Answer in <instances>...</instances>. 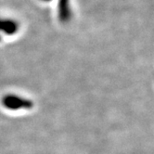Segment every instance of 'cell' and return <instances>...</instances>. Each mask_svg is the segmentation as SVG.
<instances>
[{"label":"cell","instance_id":"cell-1","mask_svg":"<svg viewBox=\"0 0 154 154\" xmlns=\"http://www.w3.org/2000/svg\"><path fill=\"white\" fill-rule=\"evenodd\" d=\"M2 102L5 107L10 109H21V108L29 109V108H32V101L25 100V98H23V97H17L15 95L5 96L3 97Z\"/></svg>","mask_w":154,"mask_h":154},{"label":"cell","instance_id":"cell-2","mask_svg":"<svg viewBox=\"0 0 154 154\" xmlns=\"http://www.w3.org/2000/svg\"><path fill=\"white\" fill-rule=\"evenodd\" d=\"M72 12L70 0H59V19L62 23H67L71 20Z\"/></svg>","mask_w":154,"mask_h":154},{"label":"cell","instance_id":"cell-3","mask_svg":"<svg viewBox=\"0 0 154 154\" xmlns=\"http://www.w3.org/2000/svg\"><path fill=\"white\" fill-rule=\"evenodd\" d=\"M19 30V24L15 20L10 19H0V32L11 35L17 32Z\"/></svg>","mask_w":154,"mask_h":154},{"label":"cell","instance_id":"cell-4","mask_svg":"<svg viewBox=\"0 0 154 154\" xmlns=\"http://www.w3.org/2000/svg\"><path fill=\"white\" fill-rule=\"evenodd\" d=\"M43 1H46V2H48V1H50V0H43Z\"/></svg>","mask_w":154,"mask_h":154},{"label":"cell","instance_id":"cell-5","mask_svg":"<svg viewBox=\"0 0 154 154\" xmlns=\"http://www.w3.org/2000/svg\"><path fill=\"white\" fill-rule=\"evenodd\" d=\"M0 40H1V36H0Z\"/></svg>","mask_w":154,"mask_h":154}]
</instances>
